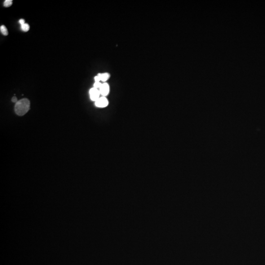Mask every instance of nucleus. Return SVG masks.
<instances>
[{
	"mask_svg": "<svg viewBox=\"0 0 265 265\" xmlns=\"http://www.w3.org/2000/svg\"><path fill=\"white\" fill-rule=\"evenodd\" d=\"M30 102L26 98H23L15 103L14 110L16 114L19 116H23L30 110Z\"/></svg>",
	"mask_w": 265,
	"mask_h": 265,
	"instance_id": "1",
	"label": "nucleus"
},
{
	"mask_svg": "<svg viewBox=\"0 0 265 265\" xmlns=\"http://www.w3.org/2000/svg\"><path fill=\"white\" fill-rule=\"evenodd\" d=\"M100 91L97 88L93 87L89 90L90 98L92 101H94L95 102L97 101L100 97Z\"/></svg>",
	"mask_w": 265,
	"mask_h": 265,
	"instance_id": "2",
	"label": "nucleus"
},
{
	"mask_svg": "<svg viewBox=\"0 0 265 265\" xmlns=\"http://www.w3.org/2000/svg\"><path fill=\"white\" fill-rule=\"evenodd\" d=\"M95 106L98 108H105L109 105V101L105 97H101L95 101Z\"/></svg>",
	"mask_w": 265,
	"mask_h": 265,
	"instance_id": "3",
	"label": "nucleus"
},
{
	"mask_svg": "<svg viewBox=\"0 0 265 265\" xmlns=\"http://www.w3.org/2000/svg\"><path fill=\"white\" fill-rule=\"evenodd\" d=\"M100 94L102 95L103 97H105L109 94L110 92V87L109 85L106 83H103L102 86L99 89Z\"/></svg>",
	"mask_w": 265,
	"mask_h": 265,
	"instance_id": "4",
	"label": "nucleus"
},
{
	"mask_svg": "<svg viewBox=\"0 0 265 265\" xmlns=\"http://www.w3.org/2000/svg\"><path fill=\"white\" fill-rule=\"evenodd\" d=\"M98 75L100 76L101 81H102L103 82H106V81H107L110 78V74L108 73H105L103 74L100 73Z\"/></svg>",
	"mask_w": 265,
	"mask_h": 265,
	"instance_id": "5",
	"label": "nucleus"
},
{
	"mask_svg": "<svg viewBox=\"0 0 265 265\" xmlns=\"http://www.w3.org/2000/svg\"><path fill=\"white\" fill-rule=\"evenodd\" d=\"M0 31H1V34H3L4 35H5V36L8 35V32L7 28L4 26V25H2V26H1V27H0Z\"/></svg>",
	"mask_w": 265,
	"mask_h": 265,
	"instance_id": "6",
	"label": "nucleus"
},
{
	"mask_svg": "<svg viewBox=\"0 0 265 265\" xmlns=\"http://www.w3.org/2000/svg\"><path fill=\"white\" fill-rule=\"evenodd\" d=\"M30 26L27 23H25L24 24H23V25L21 26V30H23V31H25V32H26L28 31H29V30H30Z\"/></svg>",
	"mask_w": 265,
	"mask_h": 265,
	"instance_id": "7",
	"label": "nucleus"
},
{
	"mask_svg": "<svg viewBox=\"0 0 265 265\" xmlns=\"http://www.w3.org/2000/svg\"><path fill=\"white\" fill-rule=\"evenodd\" d=\"M12 4V0H6L4 2V7L8 8L10 7Z\"/></svg>",
	"mask_w": 265,
	"mask_h": 265,
	"instance_id": "8",
	"label": "nucleus"
},
{
	"mask_svg": "<svg viewBox=\"0 0 265 265\" xmlns=\"http://www.w3.org/2000/svg\"><path fill=\"white\" fill-rule=\"evenodd\" d=\"M102 83H101L100 82H95V83H94V87L95 88H100L102 86Z\"/></svg>",
	"mask_w": 265,
	"mask_h": 265,
	"instance_id": "9",
	"label": "nucleus"
},
{
	"mask_svg": "<svg viewBox=\"0 0 265 265\" xmlns=\"http://www.w3.org/2000/svg\"><path fill=\"white\" fill-rule=\"evenodd\" d=\"M94 80L95 82H100V81H101L100 77V76H99L98 75L97 76L95 77Z\"/></svg>",
	"mask_w": 265,
	"mask_h": 265,
	"instance_id": "10",
	"label": "nucleus"
},
{
	"mask_svg": "<svg viewBox=\"0 0 265 265\" xmlns=\"http://www.w3.org/2000/svg\"><path fill=\"white\" fill-rule=\"evenodd\" d=\"M12 102L15 103H16L18 101L17 100V98H16V97H15V96H13V97L12 98Z\"/></svg>",
	"mask_w": 265,
	"mask_h": 265,
	"instance_id": "11",
	"label": "nucleus"
},
{
	"mask_svg": "<svg viewBox=\"0 0 265 265\" xmlns=\"http://www.w3.org/2000/svg\"><path fill=\"white\" fill-rule=\"evenodd\" d=\"M19 23L21 24V25H23V24H24L25 23V20L24 19H21L19 20Z\"/></svg>",
	"mask_w": 265,
	"mask_h": 265,
	"instance_id": "12",
	"label": "nucleus"
}]
</instances>
